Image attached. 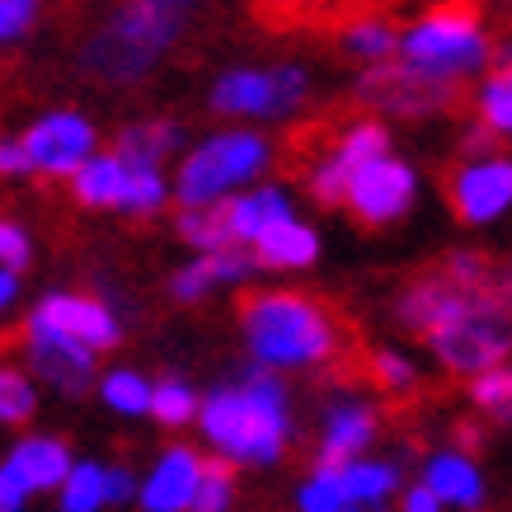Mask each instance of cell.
I'll use <instances>...</instances> for the list:
<instances>
[{"instance_id": "1", "label": "cell", "mask_w": 512, "mask_h": 512, "mask_svg": "<svg viewBox=\"0 0 512 512\" xmlns=\"http://www.w3.org/2000/svg\"><path fill=\"white\" fill-rule=\"evenodd\" d=\"M198 428L221 456L240 466H273L292 437L287 390L273 372L254 367L240 386H221L202 400Z\"/></svg>"}, {"instance_id": "2", "label": "cell", "mask_w": 512, "mask_h": 512, "mask_svg": "<svg viewBox=\"0 0 512 512\" xmlns=\"http://www.w3.org/2000/svg\"><path fill=\"white\" fill-rule=\"evenodd\" d=\"M245 348L254 353V367L264 372H292L315 367L334 357V315L301 292H259L240 315Z\"/></svg>"}, {"instance_id": "3", "label": "cell", "mask_w": 512, "mask_h": 512, "mask_svg": "<svg viewBox=\"0 0 512 512\" xmlns=\"http://www.w3.org/2000/svg\"><path fill=\"white\" fill-rule=\"evenodd\" d=\"M188 24V5H170V0H141V5H123L109 24L85 38L80 47V66L90 76L109 80V85H132L151 66L179 43V33Z\"/></svg>"}, {"instance_id": "4", "label": "cell", "mask_w": 512, "mask_h": 512, "mask_svg": "<svg viewBox=\"0 0 512 512\" xmlns=\"http://www.w3.org/2000/svg\"><path fill=\"white\" fill-rule=\"evenodd\" d=\"M273 146L264 132H249V127H231L217 137L198 141L184 160H179V179L174 193L184 207H221V202L249 193V184L268 170Z\"/></svg>"}, {"instance_id": "5", "label": "cell", "mask_w": 512, "mask_h": 512, "mask_svg": "<svg viewBox=\"0 0 512 512\" xmlns=\"http://www.w3.org/2000/svg\"><path fill=\"white\" fill-rule=\"evenodd\" d=\"M400 62L442 85H461L489 62V33L470 10H433L400 29Z\"/></svg>"}, {"instance_id": "6", "label": "cell", "mask_w": 512, "mask_h": 512, "mask_svg": "<svg viewBox=\"0 0 512 512\" xmlns=\"http://www.w3.org/2000/svg\"><path fill=\"white\" fill-rule=\"evenodd\" d=\"M428 348L447 372L461 376H484L503 367V357L512 353V311L494 292H470L442 325L428 334Z\"/></svg>"}, {"instance_id": "7", "label": "cell", "mask_w": 512, "mask_h": 512, "mask_svg": "<svg viewBox=\"0 0 512 512\" xmlns=\"http://www.w3.org/2000/svg\"><path fill=\"white\" fill-rule=\"evenodd\" d=\"M306 90L301 66H235L212 85V109L226 118H287L306 104Z\"/></svg>"}, {"instance_id": "8", "label": "cell", "mask_w": 512, "mask_h": 512, "mask_svg": "<svg viewBox=\"0 0 512 512\" xmlns=\"http://www.w3.org/2000/svg\"><path fill=\"white\" fill-rule=\"evenodd\" d=\"M24 151H29L33 170L52 174V179H76L99 151H94V123L76 109L43 113L38 123L24 132Z\"/></svg>"}, {"instance_id": "9", "label": "cell", "mask_w": 512, "mask_h": 512, "mask_svg": "<svg viewBox=\"0 0 512 512\" xmlns=\"http://www.w3.org/2000/svg\"><path fill=\"white\" fill-rule=\"evenodd\" d=\"M414 193H419L414 170H409L404 160L386 156V160H376V165L353 174L348 207H353V217L367 221V226H390V221H400L404 212L414 207Z\"/></svg>"}, {"instance_id": "10", "label": "cell", "mask_w": 512, "mask_h": 512, "mask_svg": "<svg viewBox=\"0 0 512 512\" xmlns=\"http://www.w3.org/2000/svg\"><path fill=\"white\" fill-rule=\"evenodd\" d=\"M451 207L466 226H489L512 207V160L475 156L451 174Z\"/></svg>"}, {"instance_id": "11", "label": "cell", "mask_w": 512, "mask_h": 512, "mask_svg": "<svg viewBox=\"0 0 512 512\" xmlns=\"http://www.w3.org/2000/svg\"><path fill=\"white\" fill-rule=\"evenodd\" d=\"M357 94L386 113L423 118V113L447 109L451 99H456V85H442V80H428V76H419V71H409L404 62H390V66H376V71H367V76L357 80Z\"/></svg>"}, {"instance_id": "12", "label": "cell", "mask_w": 512, "mask_h": 512, "mask_svg": "<svg viewBox=\"0 0 512 512\" xmlns=\"http://www.w3.org/2000/svg\"><path fill=\"white\" fill-rule=\"evenodd\" d=\"M24 353H29V367L38 381H47L62 395H80V390L94 386V348L66 339L57 329L29 320L24 325Z\"/></svg>"}, {"instance_id": "13", "label": "cell", "mask_w": 512, "mask_h": 512, "mask_svg": "<svg viewBox=\"0 0 512 512\" xmlns=\"http://www.w3.org/2000/svg\"><path fill=\"white\" fill-rule=\"evenodd\" d=\"M29 320L38 325L57 329L66 339L85 343L94 353H104V348H118L123 339V325H118V315L104 306V301H94V296H80V292H47L38 306H33Z\"/></svg>"}, {"instance_id": "14", "label": "cell", "mask_w": 512, "mask_h": 512, "mask_svg": "<svg viewBox=\"0 0 512 512\" xmlns=\"http://www.w3.org/2000/svg\"><path fill=\"white\" fill-rule=\"evenodd\" d=\"M202 475H207V461L193 447L179 442V447L160 451L151 475L141 480V512H193Z\"/></svg>"}, {"instance_id": "15", "label": "cell", "mask_w": 512, "mask_h": 512, "mask_svg": "<svg viewBox=\"0 0 512 512\" xmlns=\"http://www.w3.org/2000/svg\"><path fill=\"white\" fill-rule=\"evenodd\" d=\"M5 466L29 484V494H52V489L62 494L71 470H76V456H71V447H66L62 437L33 433L24 442H15V451L5 456Z\"/></svg>"}, {"instance_id": "16", "label": "cell", "mask_w": 512, "mask_h": 512, "mask_svg": "<svg viewBox=\"0 0 512 512\" xmlns=\"http://www.w3.org/2000/svg\"><path fill=\"white\" fill-rule=\"evenodd\" d=\"M376 437V414L357 400H339L325 409V428H320V466H348L362 461V451L372 447Z\"/></svg>"}, {"instance_id": "17", "label": "cell", "mask_w": 512, "mask_h": 512, "mask_svg": "<svg viewBox=\"0 0 512 512\" xmlns=\"http://www.w3.org/2000/svg\"><path fill=\"white\" fill-rule=\"evenodd\" d=\"M254 254L245 249H221V254H198L193 264H184L179 273L170 278V292L174 301H202L212 296L217 287H231V282H245L254 273Z\"/></svg>"}, {"instance_id": "18", "label": "cell", "mask_w": 512, "mask_h": 512, "mask_svg": "<svg viewBox=\"0 0 512 512\" xmlns=\"http://www.w3.org/2000/svg\"><path fill=\"white\" fill-rule=\"evenodd\" d=\"M423 484L442 498V508L475 512L484 503V475L466 451H433L423 466Z\"/></svg>"}, {"instance_id": "19", "label": "cell", "mask_w": 512, "mask_h": 512, "mask_svg": "<svg viewBox=\"0 0 512 512\" xmlns=\"http://www.w3.org/2000/svg\"><path fill=\"white\" fill-rule=\"evenodd\" d=\"M282 221H292V198L282 188H249L226 202V226L235 245H259V235H268Z\"/></svg>"}, {"instance_id": "20", "label": "cell", "mask_w": 512, "mask_h": 512, "mask_svg": "<svg viewBox=\"0 0 512 512\" xmlns=\"http://www.w3.org/2000/svg\"><path fill=\"white\" fill-rule=\"evenodd\" d=\"M254 259L264 268H278V273H301V268H311L320 259V235H315V226L292 217V221H282V226H273L268 235H259Z\"/></svg>"}, {"instance_id": "21", "label": "cell", "mask_w": 512, "mask_h": 512, "mask_svg": "<svg viewBox=\"0 0 512 512\" xmlns=\"http://www.w3.org/2000/svg\"><path fill=\"white\" fill-rule=\"evenodd\" d=\"M329 470V466H320ZM334 475V484H339V494L348 508H372L381 512V503H386L395 489H400V470L390 466V461H348V466H334L329 470Z\"/></svg>"}, {"instance_id": "22", "label": "cell", "mask_w": 512, "mask_h": 512, "mask_svg": "<svg viewBox=\"0 0 512 512\" xmlns=\"http://www.w3.org/2000/svg\"><path fill=\"white\" fill-rule=\"evenodd\" d=\"M127 184H132V165H127L118 151H104V156H94L85 170L71 179V193L76 202L85 207H127Z\"/></svg>"}, {"instance_id": "23", "label": "cell", "mask_w": 512, "mask_h": 512, "mask_svg": "<svg viewBox=\"0 0 512 512\" xmlns=\"http://www.w3.org/2000/svg\"><path fill=\"white\" fill-rule=\"evenodd\" d=\"M179 146H184V127L179 123H132L123 127V137H118L113 151L132 170H160L170 156H179Z\"/></svg>"}, {"instance_id": "24", "label": "cell", "mask_w": 512, "mask_h": 512, "mask_svg": "<svg viewBox=\"0 0 512 512\" xmlns=\"http://www.w3.org/2000/svg\"><path fill=\"white\" fill-rule=\"evenodd\" d=\"M343 52L357 57V62H367V71L400 62V29L381 15H362L343 29Z\"/></svg>"}, {"instance_id": "25", "label": "cell", "mask_w": 512, "mask_h": 512, "mask_svg": "<svg viewBox=\"0 0 512 512\" xmlns=\"http://www.w3.org/2000/svg\"><path fill=\"white\" fill-rule=\"evenodd\" d=\"M174 231L184 245H193L198 254H221V249H240L231 240V226H226V202L221 207H184L174 217Z\"/></svg>"}, {"instance_id": "26", "label": "cell", "mask_w": 512, "mask_h": 512, "mask_svg": "<svg viewBox=\"0 0 512 512\" xmlns=\"http://www.w3.org/2000/svg\"><path fill=\"white\" fill-rule=\"evenodd\" d=\"M99 395L109 404L113 414H127V419H137V414H151V395H156V381H146L141 372L132 367H113V372L99 376Z\"/></svg>"}, {"instance_id": "27", "label": "cell", "mask_w": 512, "mask_h": 512, "mask_svg": "<svg viewBox=\"0 0 512 512\" xmlns=\"http://www.w3.org/2000/svg\"><path fill=\"white\" fill-rule=\"evenodd\" d=\"M334 156L348 165V174L367 170V165H376V160L390 156V132L376 123V118H362V123H353V127H348V132L339 137Z\"/></svg>"}, {"instance_id": "28", "label": "cell", "mask_w": 512, "mask_h": 512, "mask_svg": "<svg viewBox=\"0 0 512 512\" xmlns=\"http://www.w3.org/2000/svg\"><path fill=\"white\" fill-rule=\"evenodd\" d=\"M198 414H202V400H198V390L188 386V381H179V376L156 381V395H151V419H156L160 428H184V423H193Z\"/></svg>"}, {"instance_id": "29", "label": "cell", "mask_w": 512, "mask_h": 512, "mask_svg": "<svg viewBox=\"0 0 512 512\" xmlns=\"http://www.w3.org/2000/svg\"><path fill=\"white\" fill-rule=\"evenodd\" d=\"M33 414H38V386H33V376L10 367V362H0V423L19 428Z\"/></svg>"}, {"instance_id": "30", "label": "cell", "mask_w": 512, "mask_h": 512, "mask_svg": "<svg viewBox=\"0 0 512 512\" xmlns=\"http://www.w3.org/2000/svg\"><path fill=\"white\" fill-rule=\"evenodd\" d=\"M104 470L99 461H76L71 480L62 489V508L57 512H104L109 508V489H104Z\"/></svg>"}, {"instance_id": "31", "label": "cell", "mask_w": 512, "mask_h": 512, "mask_svg": "<svg viewBox=\"0 0 512 512\" xmlns=\"http://www.w3.org/2000/svg\"><path fill=\"white\" fill-rule=\"evenodd\" d=\"M480 118L494 137H512V66H498L480 85Z\"/></svg>"}, {"instance_id": "32", "label": "cell", "mask_w": 512, "mask_h": 512, "mask_svg": "<svg viewBox=\"0 0 512 512\" xmlns=\"http://www.w3.org/2000/svg\"><path fill=\"white\" fill-rule=\"evenodd\" d=\"M470 400L480 404L489 419L498 423H512V367H494V372H484L470 381Z\"/></svg>"}, {"instance_id": "33", "label": "cell", "mask_w": 512, "mask_h": 512, "mask_svg": "<svg viewBox=\"0 0 512 512\" xmlns=\"http://www.w3.org/2000/svg\"><path fill=\"white\" fill-rule=\"evenodd\" d=\"M165 202H170V184H165V174L160 170H132L123 212H141V217H151V212H160Z\"/></svg>"}, {"instance_id": "34", "label": "cell", "mask_w": 512, "mask_h": 512, "mask_svg": "<svg viewBox=\"0 0 512 512\" xmlns=\"http://www.w3.org/2000/svg\"><path fill=\"white\" fill-rule=\"evenodd\" d=\"M348 184H353V174H348V165L334 151L311 165V193L320 202H348Z\"/></svg>"}, {"instance_id": "35", "label": "cell", "mask_w": 512, "mask_h": 512, "mask_svg": "<svg viewBox=\"0 0 512 512\" xmlns=\"http://www.w3.org/2000/svg\"><path fill=\"white\" fill-rule=\"evenodd\" d=\"M296 512H348V503H343L339 484H334L329 470H315L311 480L296 489Z\"/></svg>"}, {"instance_id": "36", "label": "cell", "mask_w": 512, "mask_h": 512, "mask_svg": "<svg viewBox=\"0 0 512 512\" xmlns=\"http://www.w3.org/2000/svg\"><path fill=\"white\" fill-rule=\"evenodd\" d=\"M372 376H376V386H381V390H395V395L419 381L414 362H409L404 353H395V348H376V353H372Z\"/></svg>"}, {"instance_id": "37", "label": "cell", "mask_w": 512, "mask_h": 512, "mask_svg": "<svg viewBox=\"0 0 512 512\" xmlns=\"http://www.w3.org/2000/svg\"><path fill=\"white\" fill-rule=\"evenodd\" d=\"M231 503H235V480H231V470H226V466H207L193 512H231Z\"/></svg>"}, {"instance_id": "38", "label": "cell", "mask_w": 512, "mask_h": 512, "mask_svg": "<svg viewBox=\"0 0 512 512\" xmlns=\"http://www.w3.org/2000/svg\"><path fill=\"white\" fill-rule=\"evenodd\" d=\"M29 259H33V240H29V231H24V226H15V221L0 217V268L19 278V273L29 268Z\"/></svg>"}, {"instance_id": "39", "label": "cell", "mask_w": 512, "mask_h": 512, "mask_svg": "<svg viewBox=\"0 0 512 512\" xmlns=\"http://www.w3.org/2000/svg\"><path fill=\"white\" fill-rule=\"evenodd\" d=\"M38 19V5L33 0H0V43H15L33 29Z\"/></svg>"}, {"instance_id": "40", "label": "cell", "mask_w": 512, "mask_h": 512, "mask_svg": "<svg viewBox=\"0 0 512 512\" xmlns=\"http://www.w3.org/2000/svg\"><path fill=\"white\" fill-rule=\"evenodd\" d=\"M104 489H109V508L141 503V480L127 466H109V470H104Z\"/></svg>"}, {"instance_id": "41", "label": "cell", "mask_w": 512, "mask_h": 512, "mask_svg": "<svg viewBox=\"0 0 512 512\" xmlns=\"http://www.w3.org/2000/svg\"><path fill=\"white\" fill-rule=\"evenodd\" d=\"M29 484L19 480L10 466H0V512H24L29 508Z\"/></svg>"}, {"instance_id": "42", "label": "cell", "mask_w": 512, "mask_h": 512, "mask_svg": "<svg viewBox=\"0 0 512 512\" xmlns=\"http://www.w3.org/2000/svg\"><path fill=\"white\" fill-rule=\"evenodd\" d=\"M33 160L24 151V137H0V174H29Z\"/></svg>"}, {"instance_id": "43", "label": "cell", "mask_w": 512, "mask_h": 512, "mask_svg": "<svg viewBox=\"0 0 512 512\" xmlns=\"http://www.w3.org/2000/svg\"><path fill=\"white\" fill-rule=\"evenodd\" d=\"M400 512H442V498H437L428 484H414V489H404Z\"/></svg>"}, {"instance_id": "44", "label": "cell", "mask_w": 512, "mask_h": 512, "mask_svg": "<svg viewBox=\"0 0 512 512\" xmlns=\"http://www.w3.org/2000/svg\"><path fill=\"white\" fill-rule=\"evenodd\" d=\"M489 292H494L498 301H503V306H508V311H512V264L494 268V278H489Z\"/></svg>"}, {"instance_id": "45", "label": "cell", "mask_w": 512, "mask_h": 512, "mask_svg": "<svg viewBox=\"0 0 512 512\" xmlns=\"http://www.w3.org/2000/svg\"><path fill=\"white\" fill-rule=\"evenodd\" d=\"M15 296H19V278H15V273H5V268H0V315H5L10 306H15Z\"/></svg>"}, {"instance_id": "46", "label": "cell", "mask_w": 512, "mask_h": 512, "mask_svg": "<svg viewBox=\"0 0 512 512\" xmlns=\"http://www.w3.org/2000/svg\"><path fill=\"white\" fill-rule=\"evenodd\" d=\"M348 512H372V508H348Z\"/></svg>"}]
</instances>
